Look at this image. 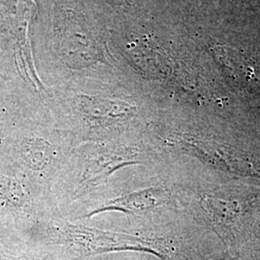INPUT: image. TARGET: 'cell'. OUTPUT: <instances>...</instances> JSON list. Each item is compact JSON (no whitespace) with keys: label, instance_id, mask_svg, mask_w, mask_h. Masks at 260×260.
<instances>
[{"label":"cell","instance_id":"2","mask_svg":"<svg viewBox=\"0 0 260 260\" xmlns=\"http://www.w3.org/2000/svg\"><path fill=\"white\" fill-rule=\"evenodd\" d=\"M75 142L62 129L32 130L15 145V154L23 175L52 196V189Z\"/></svg>","mask_w":260,"mask_h":260},{"label":"cell","instance_id":"4","mask_svg":"<svg viewBox=\"0 0 260 260\" xmlns=\"http://www.w3.org/2000/svg\"><path fill=\"white\" fill-rule=\"evenodd\" d=\"M37 225L49 233L56 243L66 245L83 255L121 251H149L144 242L129 234L75 224L65 219L60 209L43 217Z\"/></svg>","mask_w":260,"mask_h":260},{"label":"cell","instance_id":"1","mask_svg":"<svg viewBox=\"0 0 260 260\" xmlns=\"http://www.w3.org/2000/svg\"><path fill=\"white\" fill-rule=\"evenodd\" d=\"M139 152L126 141L85 142L76 146L66 162L52 191L59 188L53 202L58 207L74 203L107 184L117 172L142 163Z\"/></svg>","mask_w":260,"mask_h":260},{"label":"cell","instance_id":"3","mask_svg":"<svg viewBox=\"0 0 260 260\" xmlns=\"http://www.w3.org/2000/svg\"><path fill=\"white\" fill-rule=\"evenodd\" d=\"M78 125L70 137L78 146L85 142L126 141L123 128L136 112V107L119 98L81 93L75 99Z\"/></svg>","mask_w":260,"mask_h":260},{"label":"cell","instance_id":"6","mask_svg":"<svg viewBox=\"0 0 260 260\" xmlns=\"http://www.w3.org/2000/svg\"><path fill=\"white\" fill-rule=\"evenodd\" d=\"M36 5L34 0H18L16 7V21L14 24V34L17 40L18 53L20 61V69L27 76L28 81L32 84L39 93L45 92V86L39 78L33 58L31 54L29 41V25L34 16Z\"/></svg>","mask_w":260,"mask_h":260},{"label":"cell","instance_id":"5","mask_svg":"<svg viewBox=\"0 0 260 260\" xmlns=\"http://www.w3.org/2000/svg\"><path fill=\"white\" fill-rule=\"evenodd\" d=\"M60 37L62 56L69 65L87 68L107 63L105 43L95 28L82 16L68 15Z\"/></svg>","mask_w":260,"mask_h":260},{"label":"cell","instance_id":"7","mask_svg":"<svg viewBox=\"0 0 260 260\" xmlns=\"http://www.w3.org/2000/svg\"><path fill=\"white\" fill-rule=\"evenodd\" d=\"M109 1L115 5H122V4H125L127 0H109Z\"/></svg>","mask_w":260,"mask_h":260}]
</instances>
